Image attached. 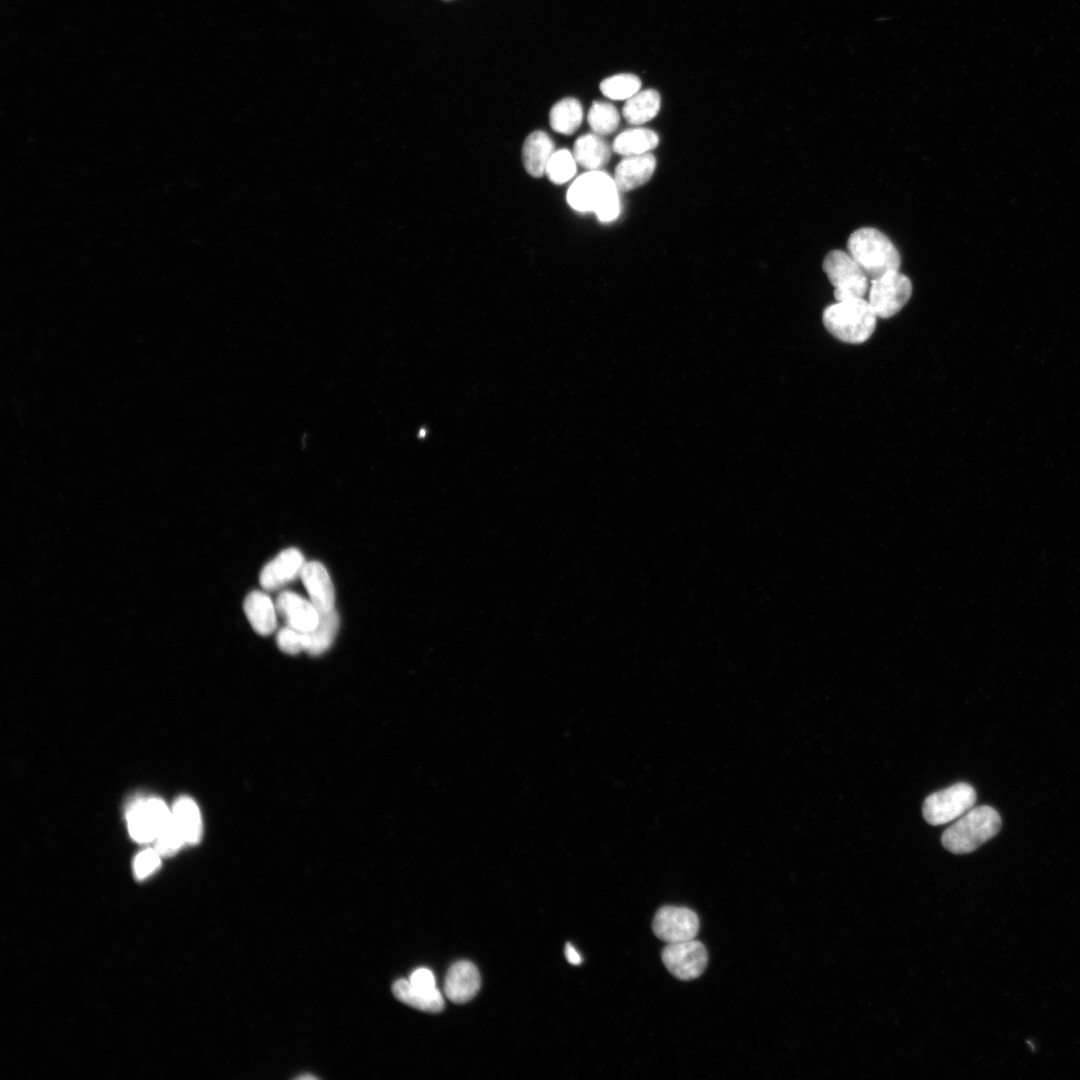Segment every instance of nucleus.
I'll use <instances>...</instances> for the list:
<instances>
[{
    "label": "nucleus",
    "mask_w": 1080,
    "mask_h": 1080,
    "mask_svg": "<svg viewBox=\"0 0 1080 1080\" xmlns=\"http://www.w3.org/2000/svg\"><path fill=\"white\" fill-rule=\"evenodd\" d=\"M656 159L650 153L628 156L615 169L613 178L620 192L633 190L646 183L653 175Z\"/></svg>",
    "instance_id": "obj_15"
},
{
    "label": "nucleus",
    "mask_w": 1080,
    "mask_h": 1080,
    "mask_svg": "<svg viewBox=\"0 0 1080 1080\" xmlns=\"http://www.w3.org/2000/svg\"><path fill=\"white\" fill-rule=\"evenodd\" d=\"M583 119V109L575 98H564L557 102L549 114L550 126L558 133L573 134Z\"/></svg>",
    "instance_id": "obj_24"
},
{
    "label": "nucleus",
    "mask_w": 1080,
    "mask_h": 1080,
    "mask_svg": "<svg viewBox=\"0 0 1080 1080\" xmlns=\"http://www.w3.org/2000/svg\"><path fill=\"white\" fill-rule=\"evenodd\" d=\"M659 143L658 135L646 128L628 129L620 133L613 142L614 152L623 156L645 154L653 150Z\"/></svg>",
    "instance_id": "obj_23"
},
{
    "label": "nucleus",
    "mask_w": 1080,
    "mask_h": 1080,
    "mask_svg": "<svg viewBox=\"0 0 1080 1080\" xmlns=\"http://www.w3.org/2000/svg\"><path fill=\"white\" fill-rule=\"evenodd\" d=\"M661 98L654 89L639 91L626 100L622 113L628 123L640 125L653 119L660 110Z\"/></svg>",
    "instance_id": "obj_21"
},
{
    "label": "nucleus",
    "mask_w": 1080,
    "mask_h": 1080,
    "mask_svg": "<svg viewBox=\"0 0 1080 1080\" xmlns=\"http://www.w3.org/2000/svg\"><path fill=\"white\" fill-rule=\"evenodd\" d=\"M1000 827V815L993 807H972L943 832L942 845L954 854L971 853L993 838Z\"/></svg>",
    "instance_id": "obj_2"
},
{
    "label": "nucleus",
    "mask_w": 1080,
    "mask_h": 1080,
    "mask_svg": "<svg viewBox=\"0 0 1080 1080\" xmlns=\"http://www.w3.org/2000/svg\"><path fill=\"white\" fill-rule=\"evenodd\" d=\"M480 974L470 961L455 962L448 970L444 983V992L454 1003H465L479 991Z\"/></svg>",
    "instance_id": "obj_14"
},
{
    "label": "nucleus",
    "mask_w": 1080,
    "mask_h": 1080,
    "mask_svg": "<svg viewBox=\"0 0 1080 1080\" xmlns=\"http://www.w3.org/2000/svg\"><path fill=\"white\" fill-rule=\"evenodd\" d=\"M339 627V617L335 609L322 612L314 629L305 632L306 652L317 656L328 650L333 643Z\"/></svg>",
    "instance_id": "obj_22"
},
{
    "label": "nucleus",
    "mask_w": 1080,
    "mask_h": 1080,
    "mask_svg": "<svg viewBox=\"0 0 1080 1080\" xmlns=\"http://www.w3.org/2000/svg\"><path fill=\"white\" fill-rule=\"evenodd\" d=\"M975 789L967 783H956L930 794L922 807L923 817L931 825L951 822L974 807Z\"/></svg>",
    "instance_id": "obj_6"
},
{
    "label": "nucleus",
    "mask_w": 1080,
    "mask_h": 1080,
    "mask_svg": "<svg viewBox=\"0 0 1080 1080\" xmlns=\"http://www.w3.org/2000/svg\"><path fill=\"white\" fill-rule=\"evenodd\" d=\"M662 961L676 978L692 980L704 972L708 954L701 942L691 939L669 943L662 951Z\"/></svg>",
    "instance_id": "obj_9"
},
{
    "label": "nucleus",
    "mask_w": 1080,
    "mask_h": 1080,
    "mask_svg": "<svg viewBox=\"0 0 1080 1080\" xmlns=\"http://www.w3.org/2000/svg\"><path fill=\"white\" fill-rule=\"evenodd\" d=\"M172 811L159 798H136L126 809L131 837L140 843L155 841L159 832L171 821Z\"/></svg>",
    "instance_id": "obj_7"
},
{
    "label": "nucleus",
    "mask_w": 1080,
    "mask_h": 1080,
    "mask_svg": "<svg viewBox=\"0 0 1080 1080\" xmlns=\"http://www.w3.org/2000/svg\"><path fill=\"white\" fill-rule=\"evenodd\" d=\"M573 156L581 167L595 171L607 164L611 149L600 135L591 133L580 136L575 141Z\"/></svg>",
    "instance_id": "obj_20"
},
{
    "label": "nucleus",
    "mask_w": 1080,
    "mask_h": 1080,
    "mask_svg": "<svg viewBox=\"0 0 1080 1080\" xmlns=\"http://www.w3.org/2000/svg\"><path fill=\"white\" fill-rule=\"evenodd\" d=\"M823 270L835 288L836 301L863 298L866 294L869 278L848 253L830 251L824 258Z\"/></svg>",
    "instance_id": "obj_5"
},
{
    "label": "nucleus",
    "mask_w": 1080,
    "mask_h": 1080,
    "mask_svg": "<svg viewBox=\"0 0 1080 1080\" xmlns=\"http://www.w3.org/2000/svg\"><path fill=\"white\" fill-rule=\"evenodd\" d=\"M243 609L254 631L262 636L271 634L277 625L275 603L264 592L252 591L243 603Z\"/></svg>",
    "instance_id": "obj_16"
},
{
    "label": "nucleus",
    "mask_w": 1080,
    "mask_h": 1080,
    "mask_svg": "<svg viewBox=\"0 0 1080 1080\" xmlns=\"http://www.w3.org/2000/svg\"><path fill=\"white\" fill-rule=\"evenodd\" d=\"M565 957L572 965H579L582 962L580 954L570 943H567L565 946Z\"/></svg>",
    "instance_id": "obj_32"
},
{
    "label": "nucleus",
    "mask_w": 1080,
    "mask_h": 1080,
    "mask_svg": "<svg viewBox=\"0 0 1080 1080\" xmlns=\"http://www.w3.org/2000/svg\"><path fill=\"white\" fill-rule=\"evenodd\" d=\"M305 560L296 548L281 551L261 570L259 581L263 589L274 591L300 577Z\"/></svg>",
    "instance_id": "obj_11"
},
{
    "label": "nucleus",
    "mask_w": 1080,
    "mask_h": 1080,
    "mask_svg": "<svg viewBox=\"0 0 1080 1080\" xmlns=\"http://www.w3.org/2000/svg\"><path fill=\"white\" fill-rule=\"evenodd\" d=\"M554 152V143L546 132L540 130L532 132L525 139L522 148V160L526 171L533 177L543 176Z\"/></svg>",
    "instance_id": "obj_17"
},
{
    "label": "nucleus",
    "mask_w": 1080,
    "mask_h": 1080,
    "mask_svg": "<svg viewBox=\"0 0 1080 1080\" xmlns=\"http://www.w3.org/2000/svg\"><path fill=\"white\" fill-rule=\"evenodd\" d=\"M171 811L174 823L185 844H197L202 837L203 825L200 810L195 801L186 796L180 797Z\"/></svg>",
    "instance_id": "obj_18"
},
{
    "label": "nucleus",
    "mask_w": 1080,
    "mask_h": 1080,
    "mask_svg": "<svg viewBox=\"0 0 1080 1080\" xmlns=\"http://www.w3.org/2000/svg\"><path fill=\"white\" fill-rule=\"evenodd\" d=\"M577 162L573 153L566 149L555 151L550 158L545 174L555 184L570 180L577 171Z\"/></svg>",
    "instance_id": "obj_27"
},
{
    "label": "nucleus",
    "mask_w": 1080,
    "mask_h": 1080,
    "mask_svg": "<svg viewBox=\"0 0 1080 1080\" xmlns=\"http://www.w3.org/2000/svg\"><path fill=\"white\" fill-rule=\"evenodd\" d=\"M652 927L654 934L668 944L683 942L697 935L699 919L689 908L664 906L655 914Z\"/></svg>",
    "instance_id": "obj_10"
},
{
    "label": "nucleus",
    "mask_w": 1080,
    "mask_h": 1080,
    "mask_svg": "<svg viewBox=\"0 0 1080 1080\" xmlns=\"http://www.w3.org/2000/svg\"><path fill=\"white\" fill-rule=\"evenodd\" d=\"M297 1079L305 1080V1079H317V1078L314 1075L306 1074V1075H301V1076L297 1077Z\"/></svg>",
    "instance_id": "obj_33"
},
{
    "label": "nucleus",
    "mask_w": 1080,
    "mask_h": 1080,
    "mask_svg": "<svg viewBox=\"0 0 1080 1080\" xmlns=\"http://www.w3.org/2000/svg\"><path fill=\"white\" fill-rule=\"evenodd\" d=\"M876 314L864 298L837 301L823 311V324L838 340L860 344L867 341L876 327Z\"/></svg>",
    "instance_id": "obj_3"
},
{
    "label": "nucleus",
    "mask_w": 1080,
    "mask_h": 1080,
    "mask_svg": "<svg viewBox=\"0 0 1080 1080\" xmlns=\"http://www.w3.org/2000/svg\"><path fill=\"white\" fill-rule=\"evenodd\" d=\"M300 578L319 613L331 611L335 605V590L324 565L318 561L306 562Z\"/></svg>",
    "instance_id": "obj_13"
},
{
    "label": "nucleus",
    "mask_w": 1080,
    "mask_h": 1080,
    "mask_svg": "<svg viewBox=\"0 0 1080 1080\" xmlns=\"http://www.w3.org/2000/svg\"><path fill=\"white\" fill-rule=\"evenodd\" d=\"M160 856L156 849H146L140 852L133 863L135 876L138 879H145L152 875L160 866Z\"/></svg>",
    "instance_id": "obj_30"
},
{
    "label": "nucleus",
    "mask_w": 1080,
    "mask_h": 1080,
    "mask_svg": "<svg viewBox=\"0 0 1080 1080\" xmlns=\"http://www.w3.org/2000/svg\"><path fill=\"white\" fill-rule=\"evenodd\" d=\"M183 845H185V842L172 817L171 821L157 835L155 849L161 856H168L176 853Z\"/></svg>",
    "instance_id": "obj_28"
},
{
    "label": "nucleus",
    "mask_w": 1080,
    "mask_h": 1080,
    "mask_svg": "<svg viewBox=\"0 0 1080 1080\" xmlns=\"http://www.w3.org/2000/svg\"><path fill=\"white\" fill-rule=\"evenodd\" d=\"M408 980L414 987L418 989L433 990L437 988L434 974L431 970L427 968L421 967L415 969L411 973Z\"/></svg>",
    "instance_id": "obj_31"
},
{
    "label": "nucleus",
    "mask_w": 1080,
    "mask_h": 1080,
    "mask_svg": "<svg viewBox=\"0 0 1080 1080\" xmlns=\"http://www.w3.org/2000/svg\"><path fill=\"white\" fill-rule=\"evenodd\" d=\"M392 992L399 1001L425 1012L437 1013L444 1008L443 995L437 988L422 990L407 979H398L392 985Z\"/></svg>",
    "instance_id": "obj_19"
},
{
    "label": "nucleus",
    "mask_w": 1080,
    "mask_h": 1080,
    "mask_svg": "<svg viewBox=\"0 0 1080 1080\" xmlns=\"http://www.w3.org/2000/svg\"><path fill=\"white\" fill-rule=\"evenodd\" d=\"M587 120L595 134L607 135L617 129L620 116L612 104L596 101L589 109Z\"/></svg>",
    "instance_id": "obj_25"
},
{
    "label": "nucleus",
    "mask_w": 1080,
    "mask_h": 1080,
    "mask_svg": "<svg viewBox=\"0 0 1080 1080\" xmlns=\"http://www.w3.org/2000/svg\"><path fill=\"white\" fill-rule=\"evenodd\" d=\"M276 642L279 649L287 654L295 655L306 650L305 632H300L289 626L279 630Z\"/></svg>",
    "instance_id": "obj_29"
},
{
    "label": "nucleus",
    "mask_w": 1080,
    "mask_h": 1080,
    "mask_svg": "<svg viewBox=\"0 0 1080 1080\" xmlns=\"http://www.w3.org/2000/svg\"><path fill=\"white\" fill-rule=\"evenodd\" d=\"M618 190L613 178L595 170L579 176L567 192V202L580 212L593 211L602 222L616 219L620 212Z\"/></svg>",
    "instance_id": "obj_1"
},
{
    "label": "nucleus",
    "mask_w": 1080,
    "mask_h": 1080,
    "mask_svg": "<svg viewBox=\"0 0 1080 1080\" xmlns=\"http://www.w3.org/2000/svg\"><path fill=\"white\" fill-rule=\"evenodd\" d=\"M640 88V79L629 73L613 75L600 84L601 92L613 100H627L637 94Z\"/></svg>",
    "instance_id": "obj_26"
},
{
    "label": "nucleus",
    "mask_w": 1080,
    "mask_h": 1080,
    "mask_svg": "<svg viewBox=\"0 0 1080 1080\" xmlns=\"http://www.w3.org/2000/svg\"><path fill=\"white\" fill-rule=\"evenodd\" d=\"M847 250L870 280L900 268L901 258L897 248L875 228L864 227L854 231L848 239Z\"/></svg>",
    "instance_id": "obj_4"
},
{
    "label": "nucleus",
    "mask_w": 1080,
    "mask_h": 1080,
    "mask_svg": "<svg viewBox=\"0 0 1080 1080\" xmlns=\"http://www.w3.org/2000/svg\"><path fill=\"white\" fill-rule=\"evenodd\" d=\"M870 281L868 302L877 317L886 319L896 315L911 297L912 283L899 270L889 271Z\"/></svg>",
    "instance_id": "obj_8"
},
{
    "label": "nucleus",
    "mask_w": 1080,
    "mask_h": 1080,
    "mask_svg": "<svg viewBox=\"0 0 1080 1080\" xmlns=\"http://www.w3.org/2000/svg\"><path fill=\"white\" fill-rule=\"evenodd\" d=\"M277 614L287 626L300 632H309L319 620V611L310 600L293 592H282L275 601Z\"/></svg>",
    "instance_id": "obj_12"
}]
</instances>
